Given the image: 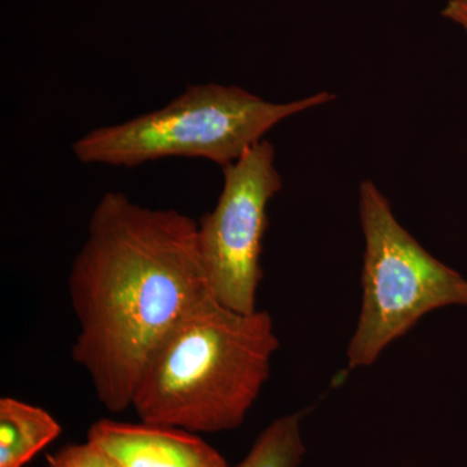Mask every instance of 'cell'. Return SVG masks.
<instances>
[{
    "label": "cell",
    "mask_w": 467,
    "mask_h": 467,
    "mask_svg": "<svg viewBox=\"0 0 467 467\" xmlns=\"http://www.w3.org/2000/svg\"><path fill=\"white\" fill-rule=\"evenodd\" d=\"M47 467H119L91 442L67 445L48 457Z\"/></svg>",
    "instance_id": "cell-9"
},
{
    "label": "cell",
    "mask_w": 467,
    "mask_h": 467,
    "mask_svg": "<svg viewBox=\"0 0 467 467\" xmlns=\"http://www.w3.org/2000/svg\"><path fill=\"white\" fill-rule=\"evenodd\" d=\"M60 434V423L45 409L0 399V467L26 466Z\"/></svg>",
    "instance_id": "cell-7"
},
{
    "label": "cell",
    "mask_w": 467,
    "mask_h": 467,
    "mask_svg": "<svg viewBox=\"0 0 467 467\" xmlns=\"http://www.w3.org/2000/svg\"><path fill=\"white\" fill-rule=\"evenodd\" d=\"M278 348L265 310L236 312L209 297L150 356L131 408L140 422L193 434L238 429L269 379Z\"/></svg>",
    "instance_id": "cell-2"
},
{
    "label": "cell",
    "mask_w": 467,
    "mask_h": 467,
    "mask_svg": "<svg viewBox=\"0 0 467 467\" xmlns=\"http://www.w3.org/2000/svg\"><path fill=\"white\" fill-rule=\"evenodd\" d=\"M358 213L365 238L362 306L347 350L350 368L373 365L429 313L467 308V278L418 243L373 181L359 184Z\"/></svg>",
    "instance_id": "cell-4"
},
{
    "label": "cell",
    "mask_w": 467,
    "mask_h": 467,
    "mask_svg": "<svg viewBox=\"0 0 467 467\" xmlns=\"http://www.w3.org/2000/svg\"><path fill=\"white\" fill-rule=\"evenodd\" d=\"M321 91L275 103L239 86L189 85L162 109L88 131L73 143L84 164L134 168L168 158L204 159L225 168L279 122L337 99Z\"/></svg>",
    "instance_id": "cell-3"
},
{
    "label": "cell",
    "mask_w": 467,
    "mask_h": 467,
    "mask_svg": "<svg viewBox=\"0 0 467 467\" xmlns=\"http://www.w3.org/2000/svg\"><path fill=\"white\" fill-rule=\"evenodd\" d=\"M216 207L198 221V244L209 290L227 308L254 313L263 279L267 207L282 190L275 149L264 140L223 168Z\"/></svg>",
    "instance_id": "cell-5"
},
{
    "label": "cell",
    "mask_w": 467,
    "mask_h": 467,
    "mask_svg": "<svg viewBox=\"0 0 467 467\" xmlns=\"http://www.w3.org/2000/svg\"><path fill=\"white\" fill-rule=\"evenodd\" d=\"M301 418L303 413L276 418L235 467H299L306 451L301 435Z\"/></svg>",
    "instance_id": "cell-8"
},
{
    "label": "cell",
    "mask_w": 467,
    "mask_h": 467,
    "mask_svg": "<svg viewBox=\"0 0 467 467\" xmlns=\"http://www.w3.org/2000/svg\"><path fill=\"white\" fill-rule=\"evenodd\" d=\"M88 441L119 467H230L213 447L186 430L101 420Z\"/></svg>",
    "instance_id": "cell-6"
},
{
    "label": "cell",
    "mask_w": 467,
    "mask_h": 467,
    "mask_svg": "<svg viewBox=\"0 0 467 467\" xmlns=\"http://www.w3.org/2000/svg\"><path fill=\"white\" fill-rule=\"evenodd\" d=\"M441 16L456 24L467 36V0H448L441 9Z\"/></svg>",
    "instance_id": "cell-10"
},
{
    "label": "cell",
    "mask_w": 467,
    "mask_h": 467,
    "mask_svg": "<svg viewBox=\"0 0 467 467\" xmlns=\"http://www.w3.org/2000/svg\"><path fill=\"white\" fill-rule=\"evenodd\" d=\"M67 290L78 322L72 358L112 413L131 408L150 356L189 313L213 297L198 221L143 207L122 192L101 196Z\"/></svg>",
    "instance_id": "cell-1"
}]
</instances>
